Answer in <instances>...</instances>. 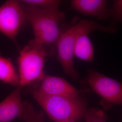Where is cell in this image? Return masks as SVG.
<instances>
[{"instance_id":"7","label":"cell","mask_w":122,"mask_h":122,"mask_svg":"<svg viewBox=\"0 0 122 122\" xmlns=\"http://www.w3.org/2000/svg\"><path fill=\"white\" fill-rule=\"evenodd\" d=\"M39 82V86L34 90L40 94L51 96H79L78 90L61 77L45 74Z\"/></svg>"},{"instance_id":"9","label":"cell","mask_w":122,"mask_h":122,"mask_svg":"<svg viewBox=\"0 0 122 122\" xmlns=\"http://www.w3.org/2000/svg\"><path fill=\"white\" fill-rule=\"evenodd\" d=\"M71 5L79 13L100 20L112 16L111 9L108 8L105 0H72Z\"/></svg>"},{"instance_id":"10","label":"cell","mask_w":122,"mask_h":122,"mask_svg":"<svg viewBox=\"0 0 122 122\" xmlns=\"http://www.w3.org/2000/svg\"><path fill=\"white\" fill-rule=\"evenodd\" d=\"M0 81L11 86H20L17 71L11 59L3 56L0 52Z\"/></svg>"},{"instance_id":"8","label":"cell","mask_w":122,"mask_h":122,"mask_svg":"<svg viewBox=\"0 0 122 122\" xmlns=\"http://www.w3.org/2000/svg\"><path fill=\"white\" fill-rule=\"evenodd\" d=\"M22 87L19 86L0 102V122H12L20 118L23 113L25 101L21 98Z\"/></svg>"},{"instance_id":"11","label":"cell","mask_w":122,"mask_h":122,"mask_svg":"<svg viewBox=\"0 0 122 122\" xmlns=\"http://www.w3.org/2000/svg\"><path fill=\"white\" fill-rule=\"evenodd\" d=\"M88 34L80 35L76 39L74 48V57L86 62H92L95 56V49Z\"/></svg>"},{"instance_id":"5","label":"cell","mask_w":122,"mask_h":122,"mask_svg":"<svg viewBox=\"0 0 122 122\" xmlns=\"http://www.w3.org/2000/svg\"><path fill=\"white\" fill-rule=\"evenodd\" d=\"M20 0H8L0 6V33L18 46V35L26 21Z\"/></svg>"},{"instance_id":"4","label":"cell","mask_w":122,"mask_h":122,"mask_svg":"<svg viewBox=\"0 0 122 122\" xmlns=\"http://www.w3.org/2000/svg\"><path fill=\"white\" fill-rule=\"evenodd\" d=\"M48 54L46 46L34 39L20 50L17 59L20 86L38 82L43 78L45 75L44 68Z\"/></svg>"},{"instance_id":"16","label":"cell","mask_w":122,"mask_h":122,"mask_svg":"<svg viewBox=\"0 0 122 122\" xmlns=\"http://www.w3.org/2000/svg\"><path fill=\"white\" fill-rule=\"evenodd\" d=\"M77 122V121H68V122Z\"/></svg>"},{"instance_id":"13","label":"cell","mask_w":122,"mask_h":122,"mask_svg":"<svg viewBox=\"0 0 122 122\" xmlns=\"http://www.w3.org/2000/svg\"><path fill=\"white\" fill-rule=\"evenodd\" d=\"M23 4L34 6L41 9L51 11L59 10L61 1L58 0H22Z\"/></svg>"},{"instance_id":"14","label":"cell","mask_w":122,"mask_h":122,"mask_svg":"<svg viewBox=\"0 0 122 122\" xmlns=\"http://www.w3.org/2000/svg\"><path fill=\"white\" fill-rule=\"evenodd\" d=\"M84 118L86 122H107L105 112L96 108L87 109Z\"/></svg>"},{"instance_id":"1","label":"cell","mask_w":122,"mask_h":122,"mask_svg":"<svg viewBox=\"0 0 122 122\" xmlns=\"http://www.w3.org/2000/svg\"><path fill=\"white\" fill-rule=\"evenodd\" d=\"M95 31L113 33L112 27L102 25L93 21L82 20L61 33L57 44V57L64 72L71 78L77 80L79 74L75 68L74 48L79 36L83 34H90Z\"/></svg>"},{"instance_id":"2","label":"cell","mask_w":122,"mask_h":122,"mask_svg":"<svg viewBox=\"0 0 122 122\" xmlns=\"http://www.w3.org/2000/svg\"><path fill=\"white\" fill-rule=\"evenodd\" d=\"M31 93L44 113L54 122L77 121L84 118L88 109L86 102L80 96H47L35 90Z\"/></svg>"},{"instance_id":"12","label":"cell","mask_w":122,"mask_h":122,"mask_svg":"<svg viewBox=\"0 0 122 122\" xmlns=\"http://www.w3.org/2000/svg\"><path fill=\"white\" fill-rule=\"evenodd\" d=\"M44 111H36L33 105L25 101L23 113L20 118L25 122H44Z\"/></svg>"},{"instance_id":"3","label":"cell","mask_w":122,"mask_h":122,"mask_svg":"<svg viewBox=\"0 0 122 122\" xmlns=\"http://www.w3.org/2000/svg\"><path fill=\"white\" fill-rule=\"evenodd\" d=\"M22 4L26 20L32 27L35 42L45 46L56 43L61 33L59 24L64 17V13L60 10L51 11Z\"/></svg>"},{"instance_id":"15","label":"cell","mask_w":122,"mask_h":122,"mask_svg":"<svg viewBox=\"0 0 122 122\" xmlns=\"http://www.w3.org/2000/svg\"><path fill=\"white\" fill-rule=\"evenodd\" d=\"M122 0H116L113 5L112 10V16L116 21H120L122 17Z\"/></svg>"},{"instance_id":"6","label":"cell","mask_w":122,"mask_h":122,"mask_svg":"<svg viewBox=\"0 0 122 122\" xmlns=\"http://www.w3.org/2000/svg\"><path fill=\"white\" fill-rule=\"evenodd\" d=\"M87 80L92 90L104 100L113 105H122L121 82L92 69L88 71Z\"/></svg>"}]
</instances>
